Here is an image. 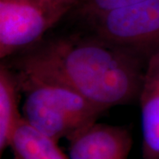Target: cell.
I'll list each match as a JSON object with an SVG mask.
<instances>
[{
    "mask_svg": "<svg viewBox=\"0 0 159 159\" xmlns=\"http://www.w3.org/2000/svg\"><path fill=\"white\" fill-rule=\"evenodd\" d=\"M15 69L60 81L103 112L138 98L144 74L134 51L97 35L51 40L20 57Z\"/></svg>",
    "mask_w": 159,
    "mask_h": 159,
    "instance_id": "6da1fadb",
    "label": "cell"
},
{
    "mask_svg": "<svg viewBox=\"0 0 159 159\" xmlns=\"http://www.w3.org/2000/svg\"><path fill=\"white\" fill-rule=\"evenodd\" d=\"M25 94L21 111L29 125L56 142L69 139L103 113L70 87L43 75L14 70Z\"/></svg>",
    "mask_w": 159,
    "mask_h": 159,
    "instance_id": "7a4b0ae2",
    "label": "cell"
},
{
    "mask_svg": "<svg viewBox=\"0 0 159 159\" xmlns=\"http://www.w3.org/2000/svg\"><path fill=\"white\" fill-rule=\"evenodd\" d=\"M80 0H0V57L37 43Z\"/></svg>",
    "mask_w": 159,
    "mask_h": 159,
    "instance_id": "3957f363",
    "label": "cell"
},
{
    "mask_svg": "<svg viewBox=\"0 0 159 159\" xmlns=\"http://www.w3.org/2000/svg\"><path fill=\"white\" fill-rule=\"evenodd\" d=\"M91 22L97 36L128 50L159 48V0L110 11Z\"/></svg>",
    "mask_w": 159,
    "mask_h": 159,
    "instance_id": "277c9868",
    "label": "cell"
},
{
    "mask_svg": "<svg viewBox=\"0 0 159 159\" xmlns=\"http://www.w3.org/2000/svg\"><path fill=\"white\" fill-rule=\"evenodd\" d=\"M67 140L70 159H128L133 146L127 127L97 122Z\"/></svg>",
    "mask_w": 159,
    "mask_h": 159,
    "instance_id": "5b68a950",
    "label": "cell"
},
{
    "mask_svg": "<svg viewBox=\"0 0 159 159\" xmlns=\"http://www.w3.org/2000/svg\"><path fill=\"white\" fill-rule=\"evenodd\" d=\"M142 159H159V48L148 58L139 93Z\"/></svg>",
    "mask_w": 159,
    "mask_h": 159,
    "instance_id": "8992f818",
    "label": "cell"
},
{
    "mask_svg": "<svg viewBox=\"0 0 159 159\" xmlns=\"http://www.w3.org/2000/svg\"><path fill=\"white\" fill-rule=\"evenodd\" d=\"M21 92L15 71L6 65L0 67V154L10 147L14 133L22 121L20 111Z\"/></svg>",
    "mask_w": 159,
    "mask_h": 159,
    "instance_id": "52a82bcc",
    "label": "cell"
},
{
    "mask_svg": "<svg viewBox=\"0 0 159 159\" xmlns=\"http://www.w3.org/2000/svg\"><path fill=\"white\" fill-rule=\"evenodd\" d=\"M9 148L12 159H70L58 142L47 136L23 119L14 133Z\"/></svg>",
    "mask_w": 159,
    "mask_h": 159,
    "instance_id": "ba28073f",
    "label": "cell"
},
{
    "mask_svg": "<svg viewBox=\"0 0 159 159\" xmlns=\"http://www.w3.org/2000/svg\"><path fill=\"white\" fill-rule=\"evenodd\" d=\"M142 1L144 0H80L76 9L80 16L92 21L108 11Z\"/></svg>",
    "mask_w": 159,
    "mask_h": 159,
    "instance_id": "9c48e42d",
    "label": "cell"
}]
</instances>
